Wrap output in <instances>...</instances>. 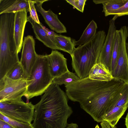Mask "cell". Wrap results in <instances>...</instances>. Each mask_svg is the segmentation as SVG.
I'll list each match as a JSON object with an SVG mask.
<instances>
[{
    "label": "cell",
    "instance_id": "52a82bcc",
    "mask_svg": "<svg viewBox=\"0 0 128 128\" xmlns=\"http://www.w3.org/2000/svg\"><path fill=\"white\" fill-rule=\"evenodd\" d=\"M27 87L26 80H14L5 76L0 80V102L22 100Z\"/></svg>",
    "mask_w": 128,
    "mask_h": 128
},
{
    "label": "cell",
    "instance_id": "3957f363",
    "mask_svg": "<svg viewBox=\"0 0 128 128\" xmlns=\"http://www.w3.org/2000/svg\"><path fill=\"white\" fill-rule=\"evenodd\" d=\"M15 13L0 15V80L20 62L14 33Z\"/></svg>",
    "mask_w": 128,
    "mask_h": 128
},
{
    "label": "cell",
    "instance_id": "7c38bea8",
    "mask_svg": "<svg viewBox=\"0 0 128 128\" xmlns=\"http://www.w3.org/2000/svg\"><path fill=\"white\" fill-rule=\"evenodd\" d=\"M34 0L36 4V10L41 14L46 23L52 30L59 34L67 32L66 27L58 19L57 15L50 9L46 11L42 8L43 3L48 0Z\"/></svg>",
    "mask_w": 128,
    "mask_h": 128
},
{
    "label": "cell",
    "instance_id": "6da1fadb",
    "mask_svg": "<svg viewBox=\"0 0 128 128\" xmlns=\"http://www.w3.org/2000/svg\"><path fill=\"white\" fill-rule=\"evenodd\" d=\"M126 84L114 78L106 81L92 80L88 76L65 87L68 98L79 102L82 108L100 122L108 108L121 96Z\"/></svg>",
    "mask_w": 128,
    "mask_h": 128
},
{
    "label": "cell",
    "instance_id": "8fae6325",
    "mask_svg": "<svg viewBox=\"0 0 128 128\" xmlns=\"http://www.w3.org/2000/svg\"><path fill=\"white\" fill-rule=\"evenodd\" d=\"M46 55L49 71L54 79L68 71L67 60L60 52L52 50L50 54Z\"/></svg>",
    "mask_w": 128,
    "mask_h": 128
},
{
    "label": "cell",
    "instance_id": "7402d4cb",
    "mask_svg": "<svg viewBox=\"0 0 128 128\" xmlns=\"http://www.w3.org/2000/svg\"><path fill=\"white\" fill-rule=\"evenodd\" d=\"M80 79L75 74L68 70L60 76L54 78L53 82L58 86L64 84L66 86Z\"/></svg>",
    "mask_w": 128,
    "mask_h": 128
},
{
    "label": "cell",
    "instance_id": "7a4b0ae2",
    "mask_svg": "<svg viewBox=\"0 0 128 128\" xmlns=\"http://www.w3.org/2000/svg\"><path fill=\"white\" fill-rule=\"evenodd\" d=\"M44 93L34 105V128H66L73 112L66 94L53 82Z\"/></svg>",
    "mask_w": 128,
    "mask_h": 128
},
{
    "label": "cell",
    "instance_id": "484cf974",
    "mask_svg": "<svg viewBox=\"0 0 128 128\" xmlns=\"http://www.w3.org/2000/svg\"><path fill=\"white\" fill-rule=\"evenodd\" d=\"M110 15H114L112 19L114 20L118 17L128 15V0L121 7L112 11L109 16Z\"/></svg>",
    "mask_w": 128,
    "mask_h": 128
},
{
    "label": "cell",
    "instance_id": "4316f807",
    "mask_svg": "<svg viewBox=\"0 0 128 128\" xmlns=\"http://www.w3.org/2000/svg\"><path fill=\"white\" fill-rule=\"evenodd\" d=\"M29 4V12L30 16L32 19L36 23L40 24L38 17L37 13L36 10L34 5L35 3L34 0H28Z\"/></svg>",
    "mask_w": 128,
    "mask_h": 128
},
{
    "label": "cell",
    "instance_id": "4dcf8cb0",
    "mask_svg": "<svg viewBox=\"0 0 128 128\" xmlns=\"http://www.w3.org/2000/svg\"><path fill=\"white\" fill-rule=\"evenodd\" d=\"M66 128H79L78 125L76 123H72L68 124Z\"/></svg>",
    "mask_w": 128,
    "mask_h": 128
},
{
    "label": "cell",
    "instance_id": "ac0fdd59",
    "mask_svg": "<svg viewBox=\"0 0 128 128\" xmlns=\"http://www.w3.org/2000/svg\"><path fill=\"white\" fill-rule=\"evenodd\" d=\"M97 28L96 23L92 20L87 26L79 40L76 41L73 40L74 46L82 45L90 40L96 34Z\"/></svg>",
    "mask_w": 128,
    "mask_h": 128
},
{
    "label": "cell",
    "instance_id": "5bb4252c",
    "mask_svg": "<svg viewBox=\"0 0 128 128\" xmlns=\"http://www.w3.org/2000/svg\"><path fill=\"white\" fill-rule=\"evenodd\" d=\"M28 0H0V15L5 13H15L26 10L29 12Z\"/></svg>",
    "mask_w": 128,
    "mask_h": 128
},
{
    "label": "cell",
    "instance_id": "d590c367",
    "mask_svg": "<svg viewBox=\"0 0 128 128\" xmlns=\"http://www.w3.org/2000/svg\"></svg>",
    "mask_w": 128,
    "mask_h": 128
},
{
    "label": "cell",
    "instance_id": "2e32d148",
    "mask_svg": "<svg viewBox=\"0 0 128 128\" xmlns=\"http://www.w3.org/2000/svg\"><path fill=\"white\" fill-rule=\"evenodd\" d=\"M88 77L92 80L106 81L114 78L110 70L103 64L99 63H96L93 66Z\"/></svg>",
    "mask_w": 128,
    "mask_h": 128
},
{
    "label": "cell",
    "instance_id": "d4e9b609",
    "mask_svg": "<svg viewBox=\"0 0 128 128\" xmlns=\"http://www.w3.org/2000/svg\"><path fill=\"white\" fill-rule=\"evenodd\" d=\"M128 103V83L122 95L117 101L110 106L107 110L106 114L113 108L116 106H121Z\"/></svg>",
    "mask_w": 128,
    "mask_h": 128
},
{
    "label": "cell",
    "instance_id": "83f0119b",
    "mask_svg": "<svg viewBox=\"0 0 128 128\" xmlns=\"http://www.w3.org/2000/svg\"><path fill=\"white\" fill-rule=\"evenodd\" d=\"M67 2L72 5L78 10L83 12L86 0H66Z\"/></svg>",
    "mask_w": 128,
    "mask_h": 128
},
{
    "label": "cell",
    "instance_id": "44dd1931",
    "mask_svg": "<svg viewBox=\"0 0 128 128\" xmlns=\"http://www.w3.org/2000/svg\"><path fill=\"white\" fill-rule=\"evenodd\" d=\"M128 0H102L103 5L102 12L105 16H109L112 11L118 9L122 6Z\"/></svg>",
    "mask_w": 128,
    "mask_h": 128
},
{
    "label": "cell",
    "instance_id": "cb8c5ba5",
    "mask_svg": "<svg viewBox=\"0 0 128 128\" xmlns=\"http://www.w3.org/2000/svg\"><path fill=\"white\" fill-rule=\"evenodd\" d=\"M0 119L8 123L14 128H34L32 124L16 120L0 113Z\"/></svg>",
    "mask_w": 128,
    "mask_h": 128
},
{
    "label": "cell",
    "instance_id": "5b68a950",
    "mask_svg": "<svg viewBox=\"0 0 128 128\" xmlns=\"http://www.w3.org/2000/svg\"><path fill=\"white\" fill-rule=\"evenodd\" d=\"M54 79L49 69L46 55H38L30 76L26 80V94L29 100L44 92Z\"/></svg>",
    "mask_w": 128,
    "mask_h": 128
},
{
    "label": "cell",
    "instance_id": "836d02e7",
    "mask_svg": "<svg viewBox=\"0 0 128 128\" xmlns=\"http://www.w3.org/2000/svg\"><path fill=\"white\" fill-rule=\"evenodd\" d=\"M95 128H100L98 125V124H97L96 125V126Z\"/></svg>",
    "mask_w": 128,
    "mask_h": 128
},
{
    "label": "cell",
    "instance_id": "277c9868",
    "mask_svg": "<svg viewBox=\"0 0 128 128\" xmlns=\"http://www.w3.org/2000/svg\"><path fill=\"white\" fill-rule=\"evenodd\" d=\"M106 36L104 30L98 32L89 41L75 48L70 55L72 68L80 79L88 77L90 70L97 63Z\"/></svg>",
    "mask_w": 128,
    "mask_h": 128
},
{
    "label": "cell",
    "instance_id": "f1b7e54d",
    "mask_svg": "<svg viewBox=\"0 0 128 128\" xmlns=\"http://www.w3.org/2000/svg\"><path fill=\"white\" fill-rule=\"evenodd\" d=\"M42 26L43 29L46 32V33L50 36L51 39L56 43L55 41V36L57 34L54 32V31L50 30L49 29L46 28L45 26H44L42 25Z\"/></svg>",
    "mask_w": 128,
    "mask_h": 128
},
{
    "label": "cell",
    "instance_id": "4fadbf2b",
    "mask_svg": "<svg viewBox=\"0 0 128 128\" xmlns=\"http://www.w3.org/2000/svg\"><path fill=\"white\" fill-rule=\"evenodd\" d=\"M27 13L25 10L15 13L14 33L18 53L20 52L22 46L24 30L27 22Z\"/></svg>",
    "mask_w": 128,
    "mask_h": 128
},
{
    "label": "cell",
    "instance_id": "f546056e",
    "mask_svg": "<svg viewBox=\"0 0 128 128\" xmlns=\"http://www.w3.org/2000/svg\"><path fill=\"white\" fill-rule=\"evenodd\" d=\"M0 128H14L12 126L5 121L0 119Z\"/></svg>",
    "mask_w": 128,
    "mask_h": 128
},
{
    "label": "cell",
    "instance_id": "ba28073f",
    "mask_svg": "<svg viewBox=\"0 0 128 128\" xmlns=\"http://www.w3.org/2000/svg\"><path fill=\"white\" fill-rule=\"evenodd\" d=\"M121 41L116 63L112 74L113 77L125 83H128V58L126 48V40L128 37V27L122 26L120 29Z\"/></svg>",
    "mask_w": 128,
    "mask_h": 128
},
{
    "label": "cell",
    "instance_id": "603a6c76",
    "mask_svg": "<svg viewBox=\"0 0 128 128\" xmlns=\"http://www.w3.org/2000/svg\"><path fill=\"white\" fill-rule=\"evenodd\" d=\"M5 76L14 80L24 79V72L20 62L16 64L12 68Z\"/></svg>",
    "mask_w": 128,
    "mask_h": 128
},
{
    "label": "cell",
    "instance_id": "d6986e66",
    "mask_svg": "<svg viewBox=\"0 0 128 128\" xmlns=\"http://www.w3.org/2000/svg\"><path fill=\"white\" fill-rule=\"evenodd\" d=\"M55 41L59 50L67 52L70 55L75 48L73 40L70 37L57 34L55 36Z\"/></svg>",
    "mask_w": 128,
    "mask_h": 128
},
{
    "label": "cell",
    "instance_id": "e575fe53",
    "mask_svg": "<svg viewBox=\"0 0 128 128\" xmlns=\"http://www.w3.org/2000/svg\"><path fill=\"white\" fill-rule=\"evenodd\" d=\"M113 128H117L115 126H114Z\"/></svg>",
    "mask_w": 128,
    "mask_h": 128
},
{
    "label": "cell",
    "instance_id": "9a60e30c",
    "mask_svg": "<svg viewBox=\"0 0 128 128\" xmlns=\"http://www.w3.org/2000/svg\"><path fill=\"white\" fill-rule=\"evenodd\" d=\"M27 22H29L32 28L36 38L42 42L45 46L52 50H59L56 44L51 39L42 28V25L38 24L31 18L27 16Z\"/></svg>",
    "mask_w": 128,
    "mask_h": 128
},
{
    "label": "cell",
    "instance_id": "9c48e42d",
    "mask_svg": "<svg viewBox=\"0 0 128 128\" xmlns=\"http://www.w3.org/2000/svg\"><path fill=\"white\" fill-rule=\"evenodd\" d=\"M35 41L32 36L28 35L24 37L20 62L24 72V78L26 80L30 76L38 55L35 51Z\"/></svg>",
    "mask_w": 128,
    "mask_h": 128
},
{
    "label": "cell",
    "instance_id": "d6a6232c",
    "mask_svg": "<svg viewBox=\"0 0 128 128\" xmlns=\"http://www.w3.org/2000/svg\"><path fill=\"white\" fill-rule=\"evenodd\" d=\"M126 48L127 52V54L128 58V43L127 42L126 43Z\"/></svg>",
    "mask_w": 128,
    "mask_h": 128
},
{
    "label": "cell",
    "instance_id": "1f68e13d",
    "mask_svg": "<svg viewBox=\"0 0 128 128\" xmlns=\"http://www.w3.org/2000/svg\"><path fill=\"white\" fill-rule=\"evenodd\" d=\"M125 125L126 128H128V112L125 118Z\"/></svg>",
    "mask_w": 128,
    "mask_h": 128
},
{
    "label": "cell",
    "instance_id": "e0dca14e",
    "mask_svg": "<svg viewBox=\"0 0 128 128\" xmlns=\"http://www.w3.org/2000/svg\"><path fill=\"white\" fill-rule=\"evenodd\" d=\"M128 108V103L122 106L113 108L106 114L103 120L106 121L113 126H115Z\"/></svg>",
    "mask_w": 128,
    "mask_h": 128
},
{
    "label": "cell",
    "instance_id": "30bf717a",
    "mask_svg": "<svg viewBox=\"0 0 128 128\" xmlns=\"http://www.w3.org/2000/svg\"><path fill=\"white\" fill-rule=\"evenodd\" d=\"M116 30L115 20L112 19L109 21L108 33L97 62L103 64L110 72L112 52Z\"/></svg>",
    "mask_w": 128,
    "mask_h": 128
},
{
    "label": "cell",
    "instance_id": "ffe728a7",
    "mask_svg": "<svg viewBox=\"0 0 128 128\" xmlns=\"http://www.w3.org/2000/svg\"><path fill=\"white\" fill-rule=\"evenodd\" d=\"M120 30H116L113 44L111 55V72L112 74L118 60L119 47L121 41Z\"/></svg>",
    "mask_w": 128,
    "mask_h": 128
},
{
    "label": "cell",
    "instance_id": "8992f818",
    "mask_svg": "<svg viewBox=\"0 0 128 128\" xmlns=\"http://www.w3.org/2000/svg\"><path fill=\"white\" fill-rule=\"evenodd\" d=\"M34 105L21 100L0 102V113L11 118L31 124L34 120Z\"/></svg>",
    "mask_w": 128,
    "mask_h": 128
}]
</instances>
